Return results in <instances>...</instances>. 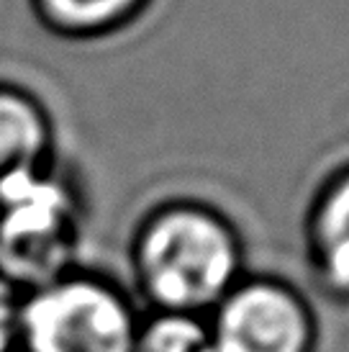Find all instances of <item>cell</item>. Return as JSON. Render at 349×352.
Segmentation results:
<instances>
[{
    "label": "cell",
    "instance_id": "6da1fadb",
    "mask_svg": "<svg viewBox=\"0 0 349 352\" xmlns=\"http://www.w3.org/2000/svg\"><path fill=\"white\" fill-rule=\"evenodd\" d=\"M236 270L229 226L201 208H172L149 221L139 242L142 283L170 309H195L226 291Z\"/></svg>",
    "mask_w": 349,
    "mask_h": 352
},
{
    "label": "cell",
    "instance_id": "7a4b0ae2",
    "mask_svg": "<svg viewBox=\"0 0 349 352\" xmlns=\"http://www.w3.org/2000/svg\"><path fill=\"white\" fill-rule=\"evenodd\" d=\"M134 316L108 285L87 278H57L21 303L23 352H134Z\"/></svg>",
    "mask_w": 349,
    "mask_h": 352
},
{
    "label": "cell",
    "instance_id": "3957f363",
    "mask_svg": "<svg viewBox=\"0 0 349 352\" xmlns=\"http://www.w3.org/2000/svg\"><path fill=\"white\" fill-rule=\"evenodd\" d=\"M75 236L72 198L41 170L0 190V275L13 285L39 288L62 278Z\"/></svg>",
    "mask_w": 349,
    "mask_h": 352
},
{
    "label": "cell",
    "instance_id": "277c9868",
    "mask_svg": "<svg viewBox=\"0 0 349 352\" xmlns=\"http://www.w3.org/2000/svg\"><path fill=\"white\" fill-rule=\"evenodd\" d=\"M211 340L216 352H306L308 316L291 291L252 283L223 303Z\"/></svg>",
    "mask_w": 349,
    "mask_h": 352
},
{
    "label": "cell",
    "instance_id": "5b68a950",
    "mask_svg": "<svg viewBox=\"0 0 349 352\" xmlns=\"http://www.w3.org/2000/svg\"><path fill=\"white\" fill-rule=\"evenodd\" d=\"M49 144L47 118L26 96L0 90V190L16 177L39 173Z\"/></svg>",
    "mask_w": 349,
    "mask_h": 352
},
{
    "label": "cell",
    "instance_id": "8992f818",
    "mask_svg": "<svg viewBox=\"0 0 349 352\" xmlns=\"http://www.w3.org/2000/svg\"><path fill=\"white\" fill-rule=\"evenodd\" d=\"M313 242L331 283L349 288V175L339 177L326 190L316 211Z\"/></svg>",
    "mask_w": 349,
    "mask_h": 352
},
{
    "label": "cell",
    "instance_id": "52a82bcc",
    "mask_svg": "<svg viewBox=\"0 0 349 352\" xmlns=\"http://www.w3.org/2000/svg\"><path fill=\"white\" fill-rule=\"evenodd\" d=\"M142 0H39L41 16L69 34H90L124 21Z\"/></svg>",
    "mask_w": 349,
    "mask_h": 352
},
{
    "label": "cell",
    "instance_id": "ba28073f",
    "mask_svg": "<svg viewBox=\"0 0 349 352\" xmlns=\"http://www.w3.org/2000/svg\"><path fill=\"white\" fill-rule=\"evenodd\" d=\"M134 352H216L211 334L188 316L170 314L136 334Z\"/></svg>",
    "mask_w": 349,
    "mask_h": 352
},
{
    "label": "cell",
    "instance_id": "9c48e42d",
    "mask_svg": "<svg viewBox=\"0 0 349 352\" xmlns=\"http://www.w3.org/2000/svg\"><path fill=\"white\" fill-rule=\"evenodd\" d=\"M19 311L16 285L0 275V352H13V347H19Z\"/></svg>",
    "mask_w": 349,
    "mask_h": 352
}]
</instances>
